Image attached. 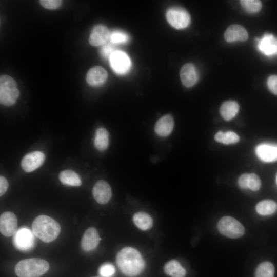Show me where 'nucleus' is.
<instances>
[{
	"instance_id": "f3484780",
	"label": "nucleus",
	"mask_w": 277,
	"mask_h": 277,
	"mask_svg": "<svg viewBox=\"0 0 277 277\" xmlns=\"http://www.w3.org/2000/svg\"><path fill=\"white\" fill-rule=\"evenodd\" d=\"M180 77L184 86H193L198 80L197 73L194 65L190 63L185 64L181 69Z\"/></svg>"
},
{
	"instance_id": "ddd939ff",
	"label": "nucleus",
	"mask_w": 277,
	"mask_h": 277,
	"mask_svg": "<svg viewBox=\"0 0 277 277\" xmlns=\"http://www.w3.org/2000/svg\"><path fill=\"white\" fill-rule=\"evenodd\" d=\"M255 152L258 157L265 162H273L277 161V144L262 143L258 145Z\"/></svg>"
},
{
	"instance_id": "cd10ccee",
	"label": "nucleus",
	"mask_w": 277,
	"mask_h": 277,
	"mask_svg": "<svg viewBox=\"0 0 277 277\" xmlns=\"http://www.w3.org/2000/svg\"><path fill=\"white\" fill-rule=\"evenodd\" d=\"M240 3L243 8L248 12L256 13L260 11L262 4L260 1L242 0Z\"/></svg>"
},
{
	"instance_id": "72a5a7b5",
	"label": "nucleus",
	"mask_w": 277,
	"mask_h": 277,
	"mask_svg": "<svg viewBox=\"0 0 277 277\" xmlns=\"http://www.w3.org/2000/svg\"><path fill=\"white\" fill-rule=\"evenodd\" d=\"M115 51L114 46L109 43L103 45L101 49L102 55L106 58H109L111 55Z\"/></svg>"
},
{
	"instance_id": "c756f323",
	"label": "nucleus",
	"mask_w": 277,
	"mask_h": 277,
	"mask_svg": "<svg viewBox=\"0 0 277 277\" xmlns=\"http://www.w3.org/2000/svg\"><path fill=\"white\" fill-rule=\"evenodd\" d=\"M115 272V267L110 263H104L98 269V273L102 277H112Z\"/></svg>"
},
{
	"instance_id": "473e14b6",
	"label": "nucleus",
	"mask_w": 277,
	"mask_h": 277,
	"mask_svg": "<svg viewBox=\"0 0 277 277\" xmlns=\"http://www.w3.org/2000/svg\"><path fill=\"white\" fill-rule=\"evenodd\" d=\"M269 90L274 94L277 95V75L270 76L267 82Z\"/></svg>"
},
{
	"instance_id": "7ed1b4c3",
	"label": "nucleus",
	"mask_w": 277,
	"mask_h": 277,
	"mask_svg": "<svg viewBox=\"0 0 277 277\" xmlns=\"http://www.w3.org/2000/svg\"><path fill=\"white\" fill-rule=\"evenodd\" d=\"M49 269L48 262L39 258L24 259L15 267V272L18 277H39Z\"/></svg>"
},
{
	"instance_id": "423d86ee",
	"label": "nucleus",
	"mask_w": 277,
	"mask_h": 277,
	"mask_svg": "<svg viewBox=\"0 0 277 277\" xmlns=\"http://www.w3.org/2000/svg\"><path fill=\"white\" fill-rule=\"evenodd\" d=\"M166 18L168 23L177 29L187 27L190 22V17L185 9L180 7H172L166 12Z\"/></svg>"
},
{
	"instance_id": "6e6552de",
	"label": "nucleus",
	"mask_w": 277,
	"mask_h": 277,
	"mask_svg": "<svg viewBox=\"0 0 277 277\" xmlns=\"http://www.w3.org/2000/svg\"><path fill=\"white\" fill-rule=\"evenodd\" d=\"M109 61L113 70L117 74L126 73L130 69L131 61L124 52L115 51L110 56Z\"/></svg>"
},
{
	"instance_id": "4be33fe9",
	"label": "nucleus",
	"mask_w": 277,
	"mask_h": 277,
	"mask_svg": "<svg viewBox=\"0 0 277 277\" xmlns=\"http://www.w3.org/2000/svg\"><path fill=\"white\" fill-rule=\"evenodd\" d=\"M59 179L63 184L66 185L80 186L82 184V181L79 175L71 170L62 171L60 173Z\"/></svg>"
},
{
	"instance_id": "6ab92c4d",
	"label": "nucleus",
	"mask_w": 277,
	"mask_h": 277,
	"mask_svg": "<svg viewBox=\"0 0 277 277\" xmlns=\"http://www.w3.org/2000/svg\"><path fill=\"white\" fill-rule=\"evenodd\" d=\"M174 127L172 116L167 114L160 118L155 123L154 130L160 136H167L172 132Z\"/></svg>"
},
{
	"instance_id": "f03ea898",
	"label": "nucleus",
	"mask_w": 277,
	"mask_h": 277,
	"mask_svg": "<svg viewBox=\"0 0 277 277\" xmlns=\"http://www.w3.org/2000/svg\"><path fill=\"white\" fill-rule=\"evenodd\" d=\"M32 231L43 242L49 243L59 235L61 226L53 219L45 215L37 216L32 224Z\"/></svg>"
},
{
	"instance_id": "f704fd0d",
	"label": "nucleus",
	"mask_w": 277,
	"mask_h": 277,
	"mask_svg": "<svg viewBox=\"0 0 277 277\" xmlns=\"http://www.w3.org/2000/svg\"><path fill=\"white\" fill-rule=\"evenodd\" d=\"M248 178L249 174L244 173L241 175L238 180V185L240 188L243 189L248 188Z\"/></svg>"
},
{
	"instance_id": "a878e982",
	"label": "nucleus",
	"mask_w": 277,
	"mask_h": 277,
	"mask_svg": "<svg viewBox=\"0 0 277 277\" xmlns=\"http://www.w3.org/2000/svg\"><path fill=\"white\" fill-rule=\"evenodd\" d=\"M214 139L216 142L224 144H233L239 141L240 137L232 131H219L215 135Z\"/></svg>"
},
{
	"instance_id": "e433bc0d",
	"label": "nucleus",
	"mask_w": 277,
	"mask_h": 277,
	"mask_svg": "<svg viewBox=\"0 0 277 277\" xmlns=\"http://www.w3.org/2000/svg\"><path fill=\"white\" fill-rule=\"evenodd\" d=\"M93 277H102V276H93Z\"/></svg>"
},
{
	"instance_id": "9b49d317",
	"label": "nucleus",
	"mask_w": 277,
	"mask_h": 277,
	"mask_svg": "<svg viewBox=\"0 0 277 277\" xmlns=\"http://www.w3.org/2000/svg\"><path fill=\"white\" fill-rule=\"evenodd\" d=\"M258 50L263 54L272 56L277 55V37L269 33H266L262 38L257 39Z\"/></svg>"
},
{
	"instance_id": "4c0bfd02",
	"label": "nucleus",
	"mask_w": 277,
	"mask_h": 277,
	"mask_svg": "<svg viewBox=\"0 0 277 277\" xmlns=\"http://www.w3.org/2000/svg\"><path fill=\"white\" fill-rule=\"evenodd\" d=\"M276 183H277V176H276Z\"/></svg>"
},
{
	"instance_id": "5701e85b",
	"label": "nucleus",
	"mask_w": 277,
	"mask_h": 277,
	"mask_svg": "<svg viewBox=\"0 0 277 277\" xmlns=\"http://www.w3.org/2000/svg\"><path fill=\"white\" fill-rule=\"evenodd\" d=\"M133 221L139 229L147 230L153 225V220L149 214L144 212H138L133 216Z\"/></svg>"
},
{
	"instance_id": "f8f14e48",
	"label": "nucleus",
	"mask_w": 277,
	"mask_h": 277,
	"mask_svg": "<svg viewBox=\"0 0 277 277\" xmlns=\"http://www.w3.org/2000/svg\"><path fill=\"white\" fill-rule=\"evenodd\" d=\"M92 195L98 203L106 204L112 195V191L109 184L104 180L98 181L93 187Z\"/></svg>"
},
{
	"instance_id": "aec40b11",
	"label": "nucleus",
	"mask_w": 277,
	"mask_h": 277,
	"mask_svg": "<svg viewBox=\"0 0 277 277\" xmlns=\"http://www.w3.org/2000/svg\"><path fill=\"white\" fill-rule=\"evenodd\" d=\"M239 106L237 102L234 101H227L224 102L220 109L222 117L226 121L232 119L238 113Z\"/></svg>"
},
{
	"instance_id": "b1692460",
	"label": "nucleus",
	"mask_w": 277,
	"mask_h": 277,
	"mask_svg": "<svg viewBox=\"0 0 277 277\" xmlns=\"http://www.w3.org/2000/svg\"><path fill=\"white\" fill-rule=\"evenodd\" d=\"M94 146L100 151H104L109 145V133L103 127L98 128L95 131Z\"/></svg>"
},
{
	"instance_id": "dca6fc26",
	"label": "nucleus",
	"mask_w": 277,
	"mask_h": 277,
	"mask_svg": "<svg viewBox=\"0 0 277 277\" xmlns=\"http://www.w3.org/2000/svg\"><path fill=\"white\" fill-rule=\"evenodd\" d=\"M107 78V72L102 67L96 66L89 70L86 75V81L92 86H100L103 85Z\"/></svg>"
},
{
	"instance_id": "393cba45",
	"label": "nucleus",
	"mask_w": 277,
	"mask_h": 277,
	"mask_svg": "<svg viewBox=\"0 0 277 277\" xmlns=\"http://www.w3.org/2000/svg\"><path fill=\"white\" fill-rule=\"evenodd\" d=\"M255 208L259 214L269 215L276 211L277 204L272 200H265L259 202Z\"/></svg>"
},
{
	"instance_id": "f257e3e1",
	"label": "nucleus",
	"mask_w": 277,
	"mask_h": 277,
	"mask_svg": "<svg viewBox=\"0 0 277 277\" xmlns=\"http://www.w3.org/2000/svg\"><path fill=\"white\" fill-rule=\"evenodd\" d=\"M116 262L121 271L129 277L137 276L145 266L139 251L130 247H124L117 253Z\"/></svg>"
},
{
	"instance_id": "2eb2a0df",
	"label": "nucleus",
	"mask_w": 277,
	"mask_h": 277,
	"mask_svg": "<svg viewBox=\"0 0 277 277\" xmlns=\"http://www.w3.org/2000/svg\"><path fill=\"white\" fill-rule=\"evenodd\" d=\"M111 33L107 27L103 25L95 26L91 32L89 42L93 46L103 45L108 42Z\"/></svg>"
},
{
	"instance_id": "2f4dec72",
	"label": "nucleus",
	"mask_w": 277,
	"mask_h": 277,
	"mask_svg": "<svg viewBox=\"0 0 277 277\" xmlns=\"http://www.w3.org/2000/svg\"><path fill=\"white\" fill-rule=\"evenodd\" d=\"M62 1L60 0H41L39 1L41 5L45 8L54 10L57 9L62 4Z\"/></svg>"
},
{
	"instance_id": "c85d7f7f",
	"label": "nucleus",
	"mask_w": 277,
	"mask_h": 277,
	"mask_svg": "<svg viewBox=\"0 0 277 277\" xmlns=\"http://www.w3.org/2000/svg\"><path fill=\"white\" fill-rule=\"evenodd\" d=\"M110 39L113 44L126 43L129 39L127 33L121 31H114L111 33Z\"/></svg>"
},
{
	"instance_id": "c9c22d12",
	"label": "nucleus",
	"mask_w": 277,
	"mask_h": 277,
	"mask_svg": "<svg viewBox=\"0 0 277 277\" xmlns=\"http://www.w3.org/2000/svg\"><path fill=\"white\" fill-rule=\"evenodd\" d=\"M9 184L7 179L3 176H0V196H2L7 191Z\"/></svg>"
},
{
	"instance_id": "9d476101",
	"label": "nucleus",
	"mask_w": 277,
	"mask_h": 277,
	"mask_svg": "<svg viewBox=\"0 0 277 277\" xmlns=\"http://www.w3.org/2000/svg\"><path fill=\"white\" fill-rule=\"evenodd\" d=\"M45 154L41 151H36L25 155L21 162L22 169L27 172L34 171L44 162Z\"/></svg>"
},
{
	"instance_id": "bb28decb",
	"label": "nucleus",
	"mask_w": 277,
	"mask_h": 277,
	"mask_svg": "<svg viewBox=\"0 0 277 277\" xmlns=\"http://www.w3.org/2000/svg\"><path fill=\"white\" fill-rule=\"evenodd\" d=\"M274 266L269 262L261 263L255 270V277H274Z\"/></svg>"
},
{
	"instance_id": "7c9ffc66",
	"label": "nucleus",
	"mask_w": 277,
	"mask_h": 277,
	"mask_svg": "<svg viewBox=\"0 0 277 277\" xmlns=\"http://www.w3.org/2000/svg\"><path fill=\"white\" fill-rule=\"evenodd\" d=\"M261 186V182L259 177L254 173L249 174L248 188L252 191L258 190Z\"/></svg>"
},
{
	"instance_id": "0eeeda50",
	"label": "nucleus",
	"mask_w": 277,
	"mask_h": 277,
	"mask_svg": "<svg viewBox=\"0 0 277 277\" xmlns=\"http://www.w3.org/2000/svg\"><path fill=\"white\" fill-rule=\"evenodd\" d=\"M34 234L28 227H22L17 230L13 237L15 247L22 251H28L35 245Z\"/></svg>"
},
{
	"instance_id": "1a4fd4ad",
	"label": "nucleus",
	"mask_w": 277,
	"mask_h": 277,
	"mask_svg": "<svg viewBox=\"0 0 277 277\" xmlns=\"http://www.w3.org/2000/svg\"><path fill=\"white\" fill-rule=\"evenodd\" d=\"M17 230V219L10 211L5 212L0 216V231L5 236L10 237Z\"/></svg>"
},
{
	"instance_id": "39448f33",
	"label": "nucleus",
	"mask_w": 277,
	"mask_h": 277,
	"mask_svg": "<svg viewBox=\"0 0 277 277\" xmlns=\"http://www.w3.org/2000/svg\"><path fill=\"white\" fill-rule=\"evenodd\" d=\"M217 228L223 235L232 239L242 236L245 233V228L238 220L231 216L222 217L217 223Z\"/></svg>"
},
{
	"instance_id": "412c9836",
	"label": "nucleus",
	"mask_w": 277,
	"mask_h": 277,
	"mask_svg": "<svg viewBox=\"0 0 277 277\" xmlns=\"http://www.w3.org/2000/svg\"><path fill=\"white\" fill-rule=\"evenodd\" d=\"M164 270L167 275L171 277H184L186 274V270L175 260L167 262L164 265Z\"/></svg>"
},
{
	"instance_id": "4468645a",
	"label": "nucleus",
	"mask_w": 277,
	"mask_h": 277,
	"mask_svg": "<svg viewBox=\"0 0 277 277\" xmlns=\"http://www.w3.org/2000/svg\"><path fill=\"white\" fill-rule=\"evenodd\" d=\"M100 241V235L96 229L90 227L85 231L81 239V248L85 252L91 251L97 247Z\"/></svg>"
},
{
	"instance_id": "a211bd4d",
	"label": "nucleus",
	"mask_w": 277,
	"mask_h": 277,
	"mask_svg": "<svg viewBox=\"0 0 277 277\" xmlns=\"http://www.w3.org/2000/svg\"><path fill=\"white\" fill-rule=\"evenodd\" d=\"M248 34L246 30L239 25H232L229 26L224 34V38L227 42L236 41H245L248 39Z\"/></svg>"
},
{
	"instance_id": "20e7f679",
	"label": "nucleus",
	"mask_w": 277,
	"mask_h": 277,
	"mask_svg": "<svg viewBox=\"0 0 277 277\" xmlns=\"http://www.w3.org/2000/svg\"><path fill=\"white\" fill-rule=\"evenodd\" d=\"M19 95V91L15 81L7 75L0 77V102L5 106H11L15 103Z\"/></svg>"
}]
</instances>
